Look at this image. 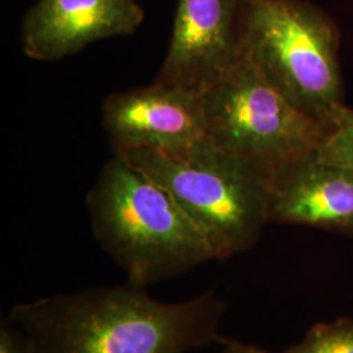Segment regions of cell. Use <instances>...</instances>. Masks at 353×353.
Masks as SVG:
<instances>
[{"mask_svg":"<svg viewBox=\"0 0 353 353\" xmlns=\"http://www.w3.org/2000/svg\"><path fill=\"white\" fill-rule=\"evenodd\" d=\"M225 303L214 290L164 303L130 283L13 305L32 353H188L216 341Z\"/></svg>","mask_w":353,"mask_h":353,"instance_id":"6da1fadb","label":"cell"},{"mask_svg":"<svg viewBox=\"0 0 353 353\" xmlns=\"http://www.w3.org/2000/svg\"><path fill=\"white\" fill-rule=\"evenodd\" d=\"M87 208L94 239L132 285L147 288L217 259L174 198L121 154L102 166Z\"/></svg>","mask_w":353,"mask_h":353,"instance_id":"7a4b0ae2","label":"cell"},{"mask_svg":"<svg viewBox=\"0 0 353 353\" xmlns=\"http://www.w3.org/2000/svg\"><path fill=\"white\" fill-rule=\"evenodd\" d=\"M163 186L210 242L217 259L248 252L268 223L270 176L208 141L181 153H117Z\"/></svg>","mask_w":353,"mask_h":353,"instance_id":"3957f363","label":"cell"},{"mask_svg":"<svg viewBox=\"0 0 353 353\" xmlns=\"http://www.w3.org/2000/svg\"><path fill=\"white\" fill-rule=\"evenodd\" d=\"M339 34L301 0H245L242 55L288 101L328 128L343 102Z\"/></svg>","mask_w":353,"mask_h":353,"instance_id":"277c9868","label":"cell"},{"mask_svg":"<svg viewBox=\"0 0 353 353\" xmlns=\"http://www.w3.org/2000/svg\"><path fill=\"white\" fill-rule=\"evenodd\" d=\"M199 96L207 141L268 176L314 154L330 130L292 105L243 55Z\"/></svg>","mask_w":353,"mask_h":353,"instance_id":"5b68a950","label":"cell"},{"mask_svg":"<svg viewBox=\"0 0 353 353\" xmlns=\"http://www.w3.org/2000/svg\"><path fill=\"white\" fill-rule=\"evenodd\" d=\"M102 125L114 153H181L207 141L199 93L157 81L108 96Z\"/></svg>","mask_w":353,"mask_h":353,"instance_id":"8992f818","label":"cell"},{"mask_svg":"<svg viewBox=\"0 0 353 353\" xmlns=\"http://www.w3.org/2000/svg\"><path fill=\"white\" fill-rule=\"evenodd\" d=\"M245 0H178L154 81L202 92L242 57Z\"/></svg>","mask_w":353,"mask_h":353,"instance_id":"52a82bcc","label":"cell"},{"mask_svg":"<svg viewBox=\"0 0 353 353\" xmlns=\"http://www.w3.org/2000/svg\"><path fill=\"white\" fill-rule=\"evenodd\" d=\"M143 21L137 0H38L24 17L21 45L28 58L54 62L93 42L131 36Z\"/></svg>","mask_w":353,"mask_h":353,"instance_id":"ba28073f","label":"cell"},{"mask_svg":"<svg viewBox=\"0 0 353 353\" xmlns=\"http://www.w3.org/2000/svg\"><path fill=\"white\" fill-rule=\"evenodd\" d=\"M268 223L353 234V170L310 154L270 176Z\"/></svg>","mask_w":353,"mask_h":353,"instance_id":"9c48e42d","label":"cell"},{"mask_svg":"<svg viewBox=\"0 0 353 353\" xmlns=\"http://www.w3.org/2000/svg\"><path fill=\"white\" fill-rule=\"evenodd\" d=\"M284 353H353V321L338 319L319 323L301 343Z\"/></svg>","mask_w":353,"mask_h":353,"instance_id":"30bf717a","label":"cell"},{"mask_svg":"<svg viewBox=\"0 0 353 353\" xmlns=\"http://www.w3.org/2000/svg\"><path fill=\"white\" fill-rule=\"evenodd\" d=\"M318 160L353 170V109L344 106L316 150Z\"/></svg>","mask_w":353,"mask_h":353,"instance_id":"8fae6325","label":"cell"},{"mask_svg":"<svg viewBox=\"0 0 353 353\" xmlns=\"http://www.w3.org/2000/svg\"><path fill=\"white\" fill-rule=\"evenodd\" d=\"M0 353H32L24 332L8 319L0 327Z\"/></svg>","mask_w":353,"mask_h":353,"instance_id":"7c38bea8","label":"cell"},{"mask_svg":"<svg viewBox=\"0 0 353 353\" xmlns=\"http://www.w3.org/2000/svg\"><path fill=\"white\" fill-rule=\"evenodd\" d=\"M265 351L256 348V347H252V345H248V344H243L240 341H225V350L223 351V353H263Z\"/></svg>","mask_w":353,"mask_h":353,"instance_id":"4fadbf2b","label":"cell"},{"mask_svg":"<svg viewBox=\"0 0 353 353\" xmlns=\"http://www.w3.org/2000/svg\"><path fill=\"white\" fill-rule=\"evenodd\" d=\"M263 353H267V352H263Z\"/></svg>","mask_w":353,"mask_h":353,"instance_id":"5bb4252c","label":"cell"}]
</instances>
